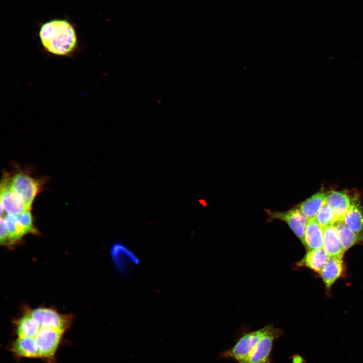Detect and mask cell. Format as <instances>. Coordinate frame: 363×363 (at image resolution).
<instances>
[{"mask_svg": "<svg viewBox=\"0 0 363 363\" xmlns=\"http://www.w3.org/2000/svg\"><path fill=\"white\" fill-rule=\"evenodd\" d=\"M41 44L47 52L57 56H69L78 46L77 32L68 20L54 19L42 24L38 32Z\"/></svg>", "mask_w": 363, "mask_h": 363, "instance_id": "6da1fadb", "label": "cell"}, {"mask_svg": "<svg viewBox=\"0 0 363 363\" xmlns=\"http://www.w3.org/2000/svg\"><path fill=\"white\" fill-rule=\"evenodd\" d=\"M271 326L270 324L259 330L244 333L238 338L233 346L220 353L218 358L232 359L237 363H245L257 342Z\"/></svg>", "mask_w": 363, "mask_h": 363, "instance_id": "7a4b0ae2", "label": "cell"}, {"mask_svg": "<svg viewBox=\"0 0 363 363\" xmlns=\"http://www.w3.org/2000/svg\"><path fill=\"white\" fill-rule=\"evenodd\" d=\"M10 188L24 201L27 208L31 210L32 204L42 187V182L28 173L19 172L12 177H4Z\"/></svg>", "mask_w": 363, "mask_h": 363, "instance_id": "3957f363", "label": "cell"}, {"mask_svg": "<svg viewBox=\"0 0 363 363\" xmlns=\"http://www.w3.org/2000/svg\"><path fill=\"white\" fill-rule=\"evenodd\" d=\"M64 331L41 328L35 337L39 359L47 363H55V356L60 345Z\"/></svg>", "mask_w": 363, "mask_h": 363, "instance_id": "277c9868", "label": "cell"}, {"mask_svg": "<svg viewBox=\"0 0 363 363\" xmlns=\"http://www.w3.org/2000/svg\"><path fill=\"white\" fill-rule=\"evenodd\" d=\"M283 334V331L271 325L253 348L245 363H273L271 352L274 341Z\"/></svg>", "mask_w": 363, "mask_h": 363, "instance_id": "5b68a950", "label": "cell"}, {"mask_svg": "<svg viewBox=\"0 0 363 363\" xmlns=\"http://www.w3.org/2000/svg\"><path fill=\"white\" fill-rule=\"evenodd\" d=\"M41 328L56 329L65 332L70 327L72 317L63 315L51 308L40 307L28 311Z\"/></svg>", "mask_w": 363, "mask_h": 363, "instance_id": "8992f818", "label": "cell"}, {"mask_svg": "<svg viewBox=\"0 0 363 363\" xmlns=\"http://www.w3.org/2000/svg\"><path fill=\"white\" fill-rule=\"evenodd\" d=\"M110 256L117 271L123 276L128 275L132 269L140 263L138 255L122 242H116L112 246Z\"/></svg>", "mask_w": 363, "mask_h": 363, "instance_id": "52a82bcc", "label": "cell"}, {"mask_svg": "<svg viewBox=\"0 0 363 363\" xmlns=\"http://www.w3.org/2000/svg\"><path fill=\"white\" fill-rule=\"evenodd\" d=\"M270 219L285 222L296 236L304 243L305 231L309 219L301 212L298 206L284 212L266 210Z\"/></svg>", "mask_w": 363, "mask_h": 363, "instance_id": "ba28073f", "label": "cell"}, {"mask_svg": "<svg viewBox=\"0 0 363 363\" xmlns=\"http://www.w3.org/2000/svg\"><path fill=\"white\" fill-rule=\"evenodd\" d=\"M1 215H17L29 210L23 200L10 187L3 177L1 184Z\"/></svg>", "mask_w": 363, "mask_h": 363, "instance_id": "9c48e42d", "label": "cell"}, {"mask_svg": "<svg viewBox=\"0 0 363 363\" xmlns=\"http://www.w3.org/2000/svg\"><path fill=\"white\" fill-rule=\"evenodd\" d=\"M354 201L348 194L343 191H330L326 195L325 202L333 212L335 222L343 220Z\"/></svg>", "mask_w": 363, "mask_h": 363, "instance_id": "30bf717a", "label": "cell"}, {"mask_svg": "<svg viewBox=\"0 0 363 363\" xmlns=\"http://www.w3.org/2000/svg\"><path fill=\"white\" fill-rule=\"evenodd\" d=\"M10 350L17 358H39L35 338L17 337L10 344Z\"/></svg>", "mask_w": 363, "mask_h": 363, "instance_id": "8fae6325", "label": "cell"}, {"mask_svg": "<svg viewBox=\"0 0 363 363\" xmlns=\"http://www.w3.org/2000/svg\"><path fill=\"white\" fill-rule=\"evenodd\" d=\"M323 232V248L330 257L343 258L345 251L338 233L334 226L331 225L322 228Z\"/></svg>", "mask_w": 363, "mask_h": 363, "instance_id": "7c38bea8", "label": "cell"}, {"mask_svg": "<svg viewBox=\"0 0 363 363\" xmlns=\"http://www.w3.org/2000/svg\"><path fill=\"white\" fill-rule=\"evenodd\" d=\"M356 202L354 201L342 220L347 227L359 238L363 244V213Z\"/></svg>", "mask_w": 363, "mask_h": 363, "instance_id": "4fadbf2b", "label": "cell"}, {"mask_svg": "<svg viewBox=\"0 0 363 363\" xmlns=\"http://www.w3.org/2000/svg\"><path fill=\"white\" fill-rule=\"evenodd\" d=\"M344 265L342 258L330 257L320 273L323 281L327 288L332 285L342 275Z\"/></svg>", "mask_w": 363, "mask_h": 363, "instance_id": "5bb4252c", "label": "cell"}, {"mask_svg": "<svg viewBox=\"0 0 363 363\" xmlns=\"http://www.w3.org/2000/svg\"><path fill=\"white\" fill-rule=\"evenodd\" d=\"M330 257L324 249L309 250L299 262V266H305L314 271L320 273Z\"/></svg>", "mask_w": 363, "mask_h": 363, "instance_id": "9a60e30c", "label": "cell"}, {"mask_svg": "<svg viewBox=\"0 0 363 363\" xmlns=\"http://www.w3.org/2000/svg\"><path fill=\"white\" fill-rule=\"evenodd\" d=\"M41 328L38 323L27 311L15 322L17 337L35 338Z\"/></svg>", "mask_w": 363, "mask_h": 363, "instance_id": "2e32d148", "label": "cell"}, {"mask_svg": "<svg viewBox=\"0 0 363 363\" xmlns=\"http://www.w3.org/2000/svg\"><path fill=\"white\" fill-rule=\"evenodd\" d=\"M303 244L309 250L323 248V229L314 219L308 221L305 229Z\"/></svg>", "mask_w": 363, "mask_h": 363, "instance_id": "e0dca14e", "label": "cell"}, {"mask_svg": "<svg viewBox=\"0 0 363 363\" xmlns=\"http://www.w3.org/2000/svg\"><path fill=\"white\" fill-rule=\"evenodd\" d=\"M326 194L318 192L301 202L299 207L302 214L309 220L314 219L325 203Z\"/></svg>", "mask_w": 363, "mask_h": 363, "instance_id": "ac0fdd59", "label": "cell"}, {"mask_svg": "<svg viewBox=\"0 0 363 363\" xmlns=\"http://www.w3.org/2000/svg\"><path fill=\"white\" fill-rule=\"evenodd\" d=\"M333 225L338 232L341 243L345 251L356 244L361 243L359 238L347 227L343 220L336 221Z\"/></svg>", "mask_w": 363, "mask_h": 363, "instance_id": "d6986e66", "label": "cell"}, {"mask_svg": "<svg viewBox=\"0 0 363 363\" xmlns=\"http://www.w3.org/2000/svg\"><path fill=\"white\" fill-rule=\"evenodd\" d=\"M14 215L18 232L21 237L27 234L37 233V230L33 224V217L30 211H26Z\"/></svg>", "mask_w": 363, "mask_h": 363, "instance_id": "ffe728a7", "label": "cell"}, {"mask_svg": "<svg viewBox=\"0 0 363 363\" xmlns=\"http://www.w3.org/2000/svg\"><path fill=\"white\" fill-rule=\"evenodd\" d=\"M3 215L4 217H1V219L2 220L7 232L8 244H13L19 241L22 238L18 230L15 215L6 214L1 216Z\"/></svg>", "mask_w": 363, "mask_h": 363, "instance_id": "44dd1931", "label": "cell"}, {"mask_svg": "<svg viewBox=\"0 0 363 363\" xmlns=\"http://www.w3.org/2000/svg\"><path fill=\"white\" fill-rule=\"evenodd\" d=\"M314 220L322 228L333 225L335 222L333 213L326 202L317 214Z\"/></svg>", "mask_w": 363, "mask_h": 363, "instance_id": "7402d4cb", "label": "cell"}, {"mask_svg": "<svg viewBox=\"0 0 363 363\" xmlns=\"http://www.w3.org/2000/svg\"><path fill=\"white\" fill-rule=\"evenodd\" d=\"M1 233H0V241L2 244L8 245V238L6 229L4 226V223L1 219Z\"/></svg>", "mask_w": 363, "mask_h": 363, "instance_id": "603a6c76", "label": "cell"}]
</instances>
